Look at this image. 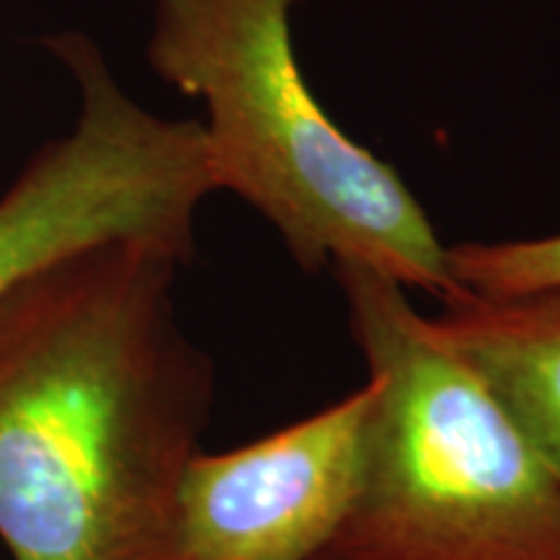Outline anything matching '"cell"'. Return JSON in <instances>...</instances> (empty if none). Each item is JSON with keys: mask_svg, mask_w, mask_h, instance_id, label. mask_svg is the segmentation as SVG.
<instances>
[{"mask_svg": "<svg viewBox=\"0 0 560 560\" xmlns=\"http://www.w3.org/2000/svg\"><path fill=\"white\" fill-rule=\"evenodd\" d=\"M42 47L79 102L73 128L39 145L0 192V299L102 242H156L192 260L198 213L215 192L200 120L138 104L89 34L55 32Z\"/></svg>", "mask_w": 560, "mask_h": 560, "instance_id": "obj_4", "label": "cell"}, {"mask_svg": "<svg viewBox=\"0 0 560 560\" xmlns=\"http://www.w3.org/2000/svg\"><path fill=\"white\" fill-rule=\"evenodd\" d=\"M459 291L478 296H522L560 289V234L537 240L462 242L446 247Z\"/></svg>", "mask_w": 560, "mask_h": 560, "instance_id": "obj_7", "label": "cell"}, {"mask_svg": "<svg viewBox=\"0 0 560 560\" xmlns=\"http://www.w3.org/2000/svg\"><path fill=\"white\" fill-rule=\"evenodd\" d=\"M190 262L102 242L0 299V545L11 560H174L179 486L215 400L182 330Z\"/></svg>", "mask_w": 560, "mask_h": 560, "instance_id": "obj_1", "label": "cell"}, {"mask_svg": "<svg viewBox=\"0 0 560 560\" xmlns=\"http://www.w3.org/2000/svg\"><path fill=\"white\" fill-rule=\"evenodd\" d=\"M429 322L560 480V289L501 299L462 291Z\"/></svg>", "mask_w": 560, "mask_h": 560, "instance_id": "obj_6", "label": "cell"}, {"mask_svg": "<svg viewBox=\"0 0 560 560\" xmlns=\"http://www.w3.org/2000/svg\"><path fill=\"white\" fill-rule=\"evenodd\" d=\"M376 382L366 465L317 560H560V480L408 289L332 268Z\"/></svg>", "mask_w": 560, "mask_h": 560, "instance_id": "obj_3", "label": "cell"}, {"mask_svg": "<svg viewBox=\"0 0 560 560\" xmlns=\"http://www.w3.org/2000/svg\"><path fill=\"white\" fill-rule=\"evenodd\" d=\"M304 0H153L145 62L206 109L215 192L255 208L304 272L380 270L446 301V244L387 161L327 115L293 47Z\"/></svg>", "mask_w": 560, "mask_h": 560, "instance_id": "obj_2", "label": "cell"}, {"mask_svg": "<svg viewBox=\"0 0 560 560\" xmlns=\"http://www.w3.org/2000/svg\"><path fill=\"white\" fill-rule=\"evenodd\" d=\"M558 5H560V0H558Z\"/></svg>", "mask_w": 560, "mask_h": 560, "instance_id": "obj_8", "label": "cell"}, {"mask_svg": "<svg viewBox=\"0 0 560 560\" xmlns=\"http://www.w3.org/2000/svg\"><path fill=\"white\" fill-rule=\"evenodd\" d=\"M376 382L249 441L198 452L179 486L174 560H317L359 495Z\"/></svg>", "mask_w": 560, "mask_h": 560, "instance_id": "obj_5", "label": "cell"}]
</instances>
